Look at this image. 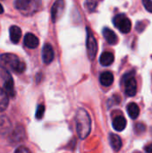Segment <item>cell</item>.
Returning a JSON list of instances; mask_svg holds the SVG:
<instances>
[{"label":"cell","instance_id":"13","mask_svg":"<svg viewBox=\"0 0 152 153\" xmlns=\"http://www.w3.org/2000/svg\"><path fill=\"white\" fill-rule=\"evenodd\" d=\"M113 127L117 132H122L126 127V120L123 116H117L113 119Z\"/></svg>","mask_w":152,"mask_h":153},{"label":"cell","instance_id":"3","mask_svg":"<svg viewBox=\"0 0 152 153\" xmlns=\"http://www.w3.org/2000/svg\"><path fill=\"white\" fill-rule=\"evenodd\" d=\"M40 4V0H15L14 6L22 13L30 15L39 10Z\"/></svg>","mask_w":152,"mask_h":153},{"label":"cell","instance_id":"19","mask_svg":"<svg viewBox=\"0 0 152 153\" xmlns=\"http://www.w3.org/2000/svg\"><path fill=\"white\" fill-rule=\"evenodd\" d=\"M10 126L11 124L8 118H6L5 117H0V131L1 132H6L9 129Z\"/></svg>","mask_w":152,"mask_h":153},{"label":"cell","instance_id":"17","mask_svg":"<svg viewBox=\"0 0 152 153\" xmlns=\"http://www.w3.org/2000/svg\"><path fill=\"white\" fill-rule=\"evenodd\" d=\"M127 112H128L129 117L132 119H136L140 114V108L136 103L132 102V103L128 104V106H127Z\"/></svg>","mask_w":152,"mask_h":153},{"label":"cell","instance_id":"18","mask_svg":"<svg viewBox=\"0 0 152 153\" xmlns=\"http://www.w3.org/2000/svg\"><path fill=\"white\" fill-rule=\"evenodd\" d=\"M8 97L9 96L5 92V91L0 88V112L5 110L6 108L8 107V103H9Z\"/></svg>","mask_w":152,"mask_h":153},{"label":"cell","instance_id":"5","mask_svg":"<svg viewBox=\"0 0 152 153\" xmlns=\"http://www.w3.org/2000/svg\"><path fill=\"white\" fill-rule=\"evenodd\" d=\"M114 25L123 33L130 32L132 29L131 20L125 13H118L113 18Z\"/></svg>","mask_w":152,"mask_h":153},{"label":"cell","instance_id":"11","mask_svg":"<svg viewBox=\"0 0 152 153\" xmlns=\"http://www.w3.org/2000/svg\"><path fill=\"white\" fill-rule=\"evenodd\" d=\"M103 36L106 39V41L110 45H116L118 42L117 35L114 30H112L109 28H104L103 29Z\"/></svg>","mask_w":152,"mask_h":153},{"label":"cell","instance_id":"6","mask_svg":"<svg viewBox=\"0 0 152 153\" xmlns=\"http://www.w3.org/2000/svg\"><path fill=\"white\" fill-rule=\"evenodd\" d=\"M133 74V73H129L123 78V82H125V91L128 97H133L137 93V82Z\"/></svg>","mask_w":152,"mask_h":153},{"label":"cell","instance_id":"24","mask_svg":"<svg viewBox=\"0 0 152 153\" xmlns=\"http://www.w3.org/2000/svg\"><path fill=\"white\" fill-rule=\"evenodd\" d=\"M14 153H30V152L26 148V147H23V146H21V147H18Z\"/></svg>","mask_w":152,"mask_h":153},{"label":"cell","instance_id":"25","mask_svg":"<svg viewBox=\"0 0 152 153\" xmlns=\"http://www.w3.org/2000/svg\"><path fill=\"white\" fill-rule=\"evenodd\" d=\"M144 150L147 153H152V143H150L149 145H147Z\"/></svg>","mask_w":152,"mask_h":153},{"label":"cell","instance_id":"9","mask_svg":"<svg viewBox=\"0 0 152 153\" xmlns=\"http://www.w3.org/2000/svg\"><path fill=\"white\" fill-rule=\"evenodd\" d=\"M55 57L53 47L50 44H46L42 48V60L46 65L50 64Z\"/></svg>","mask_w":152,"mask_h":153},{"label":"cell","instance_id":"20","mask_svg":"<svg viewBox=\"0 0 152 153\" xmlns=\"http://www.w3.org/2000/svg\"><path fill=\"white\" fill-rule=\"evenodd\" d=\"M98 5V3L94 0H87L86 3H85V6L86 8L90 11V12H93L95 11L96 7Z\"/></svg>","mask_w":152,"mask_h":153},{"label":"cell","instance_id":"23","mask_svg":"<svg viewBox=\"0 0 152 153\" xmlns=\"http://www.w3.org/2000/svg\"><path fill=\"white\" fill-rule=\"evenodd\" d=\"M146 130V127L143 124H141V123H138L135 125V132L137 134H142L143 133L144 131Z\"/></svg>","mask_w":152,"mask_h":153},{"label":"cell","instance_id":"16","mask_svg":"<svg viewBox=\"0 0 152 153\" xmlns=\"http://www.w3.org/2000/svg\"><path fill=\"white\" fill-rule=\"evenodd\" d=\"M114 60H115L114 55L108 51L103 52L99 58V62L103 66H108V65H112L114 63Z\"/></svg>","mask_w":152,"mask_h":153},{"label":"cell","instance_id":"10","mask_svg":"<svg viewBox=\"0 0 152 153\" xmlns=\"http://www.w3.org/2000/svg\"><path fill=\"white\" fill-rule=\"evenodd\" d=\"M23 41H24V45L29 48H36L39 43V39L33 33H26Z\"/></svg>","mask_w":152,"mask_h":153},{"label":"cell","instance_id":"2","mask_svg":"<svg viewBox=\"0 0 152 153\" xmlns=\"http://www.w3.org/2000/svg\"><path fill=\"white\" fill-rule=\"evenodd\" d=\"M0 61L4 68H8L17 74H22L26 69L25 63L21 61L17 56L11 53H5L0 55Z\"/></svg>","mask_w":152,"mask_h":153},{"label":"cell","instance_id":"8","mask_svg":"<svg viewBox=\"0 0 152 153\" xmlns=\"http://www.w3.org/2000/svg\"><path fill=\"white\" fill-rule=\"evenodd\" d=\"M64 11H65V1L56 0L51 8V18L53 22H56L61 17Z\"/></svg>","mask_w":152,"mask_h":153},{"label":"cell","instance_id":"4","mask_svg":"<svg viewBox=\"0 0 152 153\" xmlns=\"http://www.w3.org/2000/svg\"><path fill=\"white\" fill-rule=\"evenodd\" d=\"M87 31V38H86V48H87V53L88 56L90 60H94L97 52H98V42L96 38L94 37L92 31L89 27L86 28Z\"/></svg>","mask_w":152,"mask_h":153},{"label":"cell","instance_id":"26","mask_svg":"<svg viewBox=\"0 0 152 153\" xmlns=\"http://www.w3.org/2000/svg\"><path fill=\"white\" fill-rule=\"evenodd\" d=\"M4 13V8H3L2 4H0V14H1V13Z\"/></svg>","mask_w":152,"mask_h":153},{"label":"cell","instance_id":"1","mask_svg":"<svg viewBox=\"0 0 152 153\" xmlns=\"http://www.w3.org/2000/svg\"><path fill=\"white\" fill-rule=\"evenodd\" d=\"M75 123L78 136L84 140L89 136L91 130V119L89 113L83 108L79 109L75 116Z\"/></svg>","mask_w":152,"mask_h":153},{"label":"cell","instance_id":"7","mask_svg":"<svg viewBox=\"0 0 152 153\" xmlns=\"http://www.w3.org/2000/svg\"><path fill=\"white\" fill-rule=\"evenodd\" d=\"M3 77L4 79V91L10 97H14L15 95V91H14V84H13V80L11 76V74L8 73L6 68H3Z\"/></svg>","mask_w":152,"mask_h":153},{"label":"cell","instance_id":"15","mask_svg":"<svg viewBox=\"0 0 152 153\" xmlns=\"http://www.w3.org/2000/svg\"><path fill=\"white\" fill-rule=\"evenodd\" d=\"M109 143H110V145H111L112 149L115 152L120 151L121 148H122V145H123L121 138L116 134H109Z\"/></svg>","mask_w":152,"mask_h":153},{"label":"cell","instance_id":"14","mask_svg":"<svg viewBox=\"0 0 152 153\" xmlns=\"http://www.w3.org/2000/svg\"><path fill=\"white\" fill-rule=\"evenodd\" d=\"M99 82L105 87H108V86L112 85V83L114 82L113 74L111 72H108V71L103 72L99 76Z\"/></svg>","mask_w":152,"mask_h":153},{"label":"cell","instance_id":"21","mask_svg":"<svg viewBox=\"0 0 152 153\" xmlns=\"http://www.w3.org/2000/svg\"><path fill=\"white\" fill-rule=\"evenodd\" d=\"M45 113V107L44 105H39L37 108V111H36V118L37 119H41L43 115Z\"/></svg>","mask_w":152,"mask_h":153},{"label":"cell","instance_id":"22","mask_svg":"<svg viewBox=\"0 0 152 153\" xmlns=\"http://www.w3.org/2000/svg\"><path fill=\"white\" fill-rule=\"evenodd\" d=\"M142 4L145 9L152 13V0H142Z\"/></svg>","mask_w":152,"mask_h":153},{"label":"cell","instance_id":"12","mask_svg":"<svg viewBox=\"0 0 152 153\" xmlns=\"http://www.w3.org/2000/svg\"><path fill=\"white\" fill-rule=\"evenodd\" d=\"M9 34H10V39L13 43L17 44L21 38H22V30L20 29V27L18 26H11L9 29Z\"/></svg>","mask_w":152,"mask_h":153}]
</instances>
